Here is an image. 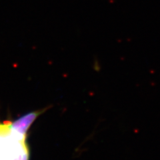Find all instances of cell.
I'll list each match as a JSON object with an SVG mask.
<instances>
[{
    "mask_svg": "<svg viewBox=\"0 0 160 160\" xmlns=\"http://www.w3.org/2000/svg\"><path fill=\"white\" fill-rule=\"evenodd\" d=\"M42 113V111H36L25 114L13 123H10L9 128L14 132L26 136V133L30 126Z\"/></svg>",
    "mask_w": 160,
    "mask_h": 160,
    "instance_id": "cell-1",
    "label": "cell"
}]
</instances>
